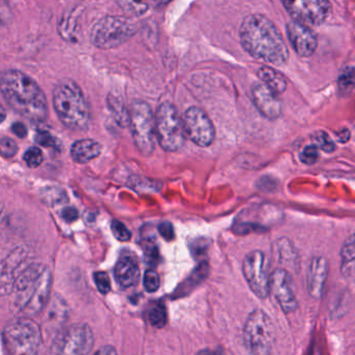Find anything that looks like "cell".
<instances>
[{
	"mask_svg": "<svg viewBox=\"0 0 355 355\" xmlns=\"http://www.w3.org/2000/svg\"><path fill=\"white\" fill-rule=\"evenodd\" d=\"M3 205H0V216H1V214H3Z\"/></svg>",
	"mask_w": 355,
	"mask_h": 355,
	"instance_id": "49",
	"label": "cell"
},
{
	"mask_svg": "<svg viewBox=\"0 0 355 355\" xmlns=\"http://www.w3.org/2000/svg\"><path fill=\"white\" fill-rule=\"evenodd\" d=\"M243 274L249 288L259 298H267L270 293L269 263L265 253L251 251L243 261Z\"/></svg>",
	"mask_w": 355,
	"mask_h": 355,
	"instance_id": "11",
	"label": "cell"
},
{
	"mask_svg": "<svg viewBox=\"0 0 355 355\" xmlns=\"http://www.w3.org/2000/svg\"><path fill=\"white\" fill-rule=\"evenodd\" d=\"M184 132L194 144L199 147H209L215 139V128L209 116L197 107L187 110L182 118Z\"/></svg>",
	"mask_w": 355,
	"mask_h": 355,
	"instance_id": "14",
	"label": "cell"
},
{
	"mask_svg": "<svg viewBox=\"0 0 355 355\" xmlns=\"http://www.w3.org/2000/svg\"><path fill=\"white\" fill-rule=\"evenodd\" d=\"M107 107L111 111L112 115L115 118L116 122L122 128H125L130 123V115L128 111L124 107L123 103L117 97L110 94L107 97Z\"/></svg>",
	"mask_w": 355,
	"mask_h": 355,
	"instance_id": "25",
	"label": "cell"
},
{
	"mask_svg": "<svg viewBox=\"0 0 355 355\" xmlns=\"http://www.w3.org/2000/svg\"><path fill=\"white\" fill-rule=\"evenodd\" d=\"M12 10L9 3L0 1V26H6L12 19Z\"/></svg>",
	"mask_w": 355,
	"mask_h": 355,
	"instance_id": "41",
	"label": "cell"
},
{
	"mask_svg": "<svg viewBox=\"0 0 355 355\" xmlns=\"http://www.w3.org/2000/svg\"><path fill=\"white\" fill-rule=\"evenodd\" d=\"M252 99L259 113L268 119L275 120L282 116V101L265 85L255 84L252 87Z\"/></svg>",
	"mask_w": 355,
	"mask_h": 355,
	"instance_id": "17",
	"label": "cell"
},
{
	"mask_svg": "<svg viewBox=\"0 0 355 355\" xmlns=\"http://www.w3.org/2000/svg\"><path fill=\"white\" fill-rule=\"evenodd\" d=\"M353 84H354V70H353V67L348 66L338 76V91L343 94H348L352 91Z\"/></svg>",
	"mask_w": 355,
	"mask_h": 355,
	"instance_id": "28",
	"label": "cell"
},
{
	"mask_svg": "<svg viewBox=\"0 0 355 355\" xmlns=\"http://www.w3.org/2000/svg\"><path fill=\"white\" fill-rule=\"evenodd\" d=\"M207 248V241L198 240L195 241V244L192 245V251L194 254L200 255L201 249L202 251H205Z\"/></svg>",
	"mask_w": 355,
	"mask_h": 355,
	"instance_id": "45",
	"label": "cell"
},
{
	"mask_svg": "<svg viewBox=\"0 0 355 355\" xmlns=\"http://www.w3.org/2000/svg\"><path fill=\"white\" fill-rule=\"evenodd\" d=\"M62 218L65 220L68 223H72V222L76 221L78 218V209L74 207H66L62 211Z\"/></svg>",
	"mask_w": 355,
	"mask_h": 355,
	"instance_id": "42",
	"label": "cell"
},
{
	"mask_svg": "<svg viewBox=\"0 0 355 355\" xmlns=\"http://www.w3.org/2000/svg\"><path fill=\"white\" fill-rule=\"evenodd\" d=\"M244 340L251 355H271L274 344V327L269 315L254 309L244 325Z\"/></svg>",
	"mask_w": 355,
	"mask_h": 355,
	"instance_id": "9",
	"label": "cell"
},
{
	"mask_svg": "<svg viewBox=\"0 0 355 355\" xmlns=\"http://www.w3.org/2000/svg\"><path fill=\"white\" fill-rule=\"evenodd\" d=\"M155 138L164 150H180L186 142L182 119L172 103H164L157 107L155 115Z\"/></svg>",
	"mask_w": 355,
	"mask_h": 355,
	"instance_id": "6",
	"label": "cell"
},
{
	"mask_svg": "<svg viewBox=\"0 0 355 355\" xmlns=\"http://www.w3.org/2000/svg\"><path fill=\"white\" fill-rule=\"evenodd\" d=\"M340 257H342L340 270L343 275L347 279H352L354 275V236L353 234L345 241L340 251Z\"/></svg>",
	"mask_w": 355,
	"mask_h": 355,
	"instance_id": "23",
	"label": "cell"
},
{
	"mask_svg": "<svg viewBox=\"0 0 355 355\" xmlns=\"http://www.w3.org/2000/svg\"><path fill=\"white\" fill-rule=\"evenodd\" d=\"M130 132L141 155L149 157L155 147V115L148 103L136 101L128 111Z\"/></svg>",
	"mask_w": 355,
	"mask_h": 355,
	"instance_id": "8",
	"label": "cell"
},
{
	"mask_svg": "<svg viewBox=\"0 0 355 355\" xmlns=\"http://www.w3.org/2000/svg\"><path fill=\"white\" fill-rule=\"evenodd\" d=\"M327 274L328 266L326 259L322 257H313L306 275L307 291L313 298H320L323 294Z\"/></svg>",
	"mask_w": 355,
	"mask_h": 355,
	"instance_id": "18",
	"label": "cell"
},
{
	"mask_svg": "<svg viewBox=\"0 0 355 355\" xmlns=\"http://www.w3.org/2000/svg\"><path fill=\"white\" fill-rule=\"evenodd\" d=\"M80 8H74L62 17L59 24V33L65 40H78V28H80Z\"/></svg>",
	"mask_w": 355,
	"mask_h": 355,
	"instance_id": "21",
	"label": "cell"
},
{
	"mask_svg": "<svg viewBox=\"0 0 355 355\" xmlns=\"http://www.w3.org/2000/svg\"><path fill=\"white\" fill-rule=\"evenodd\" d=\"M111 227L114 236L120 242H128L132 238V232H130V230L121 221L113 220Z\"/></svg>",
	"mask_w": 355,
	"mask_h": 355,
	"instance_id": "36",
	"label": "cell"
},
{
	"mask_svg": "<svg viewBox=\"0 0 355 355\" xmlns=\"http://www.w3.org/2000/svg\"><path fill=\"white\" fill-rule=\"evenodd\" d=\"M143 248H144L145 261H146V263H148L151 267H155L159 261V251L155 241L146 239Z\"/></svg>",
	"mask_w": 355,
	"mask_h": 355,
	"instance_id": "31",
	"label": "cell"
},
{
	"mask_svg": "<svg viewBox=\"0 0 355 355\" xmlns=\"http://www.w3.org/2000/svg\"><path fill=\"white\" fill-rule=\"evenodd\" d=\"M299 157H300V161L302 162L303 164L313 165V164L318 161V159H319V151H318V148L315 145H307V146H305L303 150L301 151Z\"/></svg>",
	"mask_w": 355,
	"mask_h": 355,
	"instance_id": "37",
	"label": "cell"
},
{
	"mask_svg": "<svg viewBox=\"0 0 355 355\" xmlns=\"http://www.w3.org/2000/svg\"><path fill=\"white\" fill-rule=\"evenodd\" d=\"M159 232L168 242L174 240V238H175L173 225L170 222H162L159 225Z\"/></svg>",
	"mask_w": 355,
	"mask_h": 355,
	"instance_id": "40",
	"label": "cell"
},
{
	"mask_svg": "<svg viewBox=\"0 0 355 355\" xmlns=\"http://www.w3.org/2000/svg\"><path fill=\"white\" fill-rule=\"evenodd\" d=\"M18 146L13 139L6 138L0 139V155L6 159H11L17 153Z\"/></svg>",
	"mask_w": 355,
	"mask_h": 355,
	"instance_id": "35",
	"label": "cell"
},
{
	"mask_svg": "<svg viewBox=\"0 0 355 355\" xmlns=\"http://www.w3.org/2000/svg\"><path fill=\"white\" fill-rule=\"evenodd\" d=\"M288 41L300 57L309 58L315 53L318 46L317 34L309 26L291 21L286 26Z\"/></svg>",
	"mask_w": 355,
	"mask_h": 355,
	"instance_id": "16",
	"label": "cell"
},
{
	"mask_svg": "<svg viewBox=\"0 0 355 355\" xmlns=\"http://www.w3.org/2000/svg\"><path fill=\"white\" fill-rule=\"evenodd\" d=\"M148 321L153 327L162 328L167 322V313L162 303L153 305L148 311Z\"/></svg>",
	"mask_w": 355,
	"mask_h": 355,
	"instance_id": "27",
	"label": "cell"
},
{
	"mask_svg": "<svg viewBox=\"0 0 355 355\" xmlns=\"http://www.w3.org/2000/svg\"><path fill=\"white\" fill-rule=\"evenodd\" d=\"M3 344L11 355H39L42 331L34 320L18 318L9 322L3 332Z\"/></svg>",
	"mask_w": 355,
	"mask_h": 355,
	"instance_id": "5",
	"label": "cell"
},
{
	"mask_svg": "<svg viewBox=\"0 0 355 355\" xmlns=\"http://www.w3.org/2000/svg\"><path fill=\"white\" fill-rule=\"evenodd\" d=\"M6 118H7V112L3 109V105H0V123L5 121Z\"/></svg>",
	"mask_w": 355,
	"mask_h": 355,
	"instance_id": "48",
	"label": "cell"
},
{
	"mask_svg": "<svg viewBox=\"0 0 355 355\" xmlns=\"http://www.w3.org/2000/svg\"><path fill=\"white\" fill-rule=\"evenodd\" d=\"M270 292L284 313H293L298 306L296 286L286 270L276 269L270 276Z\"/></svg>",
	"mask_w": 355,
	"mask_h": 355,
	"instance_id": "15",
	"label": "cell"
},
{
	"mask_svg": "<svg viewBox=\"0 0 355 355\" xmlns=\"http://www.w3.org/2000/svg\"><path fill=\"white\" fill-rule=\"evenodd\" d=\"M118 5L124 12L130 15L141 16L148 11V5L144 3H134V1H119Z\"/></svg>",
	"mask_w": 355,
	"mask_h": 355,
	"instance_id": "32",
	"label": "cell"
},
{
	"mask_svg": "<svg viewBox=\"0 0 355 355\" xmlns=\"http://www.w3.org/2000/svg\"><path fill=\"white\" fill-rule=\"evenodd\" d=\"M53 105L60 121L74 132L90 125L91 110L80 87L72 80H63L53 90Z\"/></svg>",
	"mask_w": 355,
	"mask_h": 355,
	"instance_id": "4",
	"label": "cell"
},
{
	"mask_svg": "<svg viewBox=\"0 0 355 355\" xmlns=\"http://www.w3.org/2000/svg\"><path fill=\"white\" fill-rule=\"evenodd\" d=\"M274 253L279 263H284L286 266L295 263L296 252H295L294 246L288 239L282 238L276 241L274 245Z\"/></svg>",
	"mask_w": 355,
	"mask_h": 355,
	"instance_id": "24",
	"label": "cell"
},
{
	"mask_svg": "<svg viewBox=\"0 0 355 355\" xmlns=\"http://www.w3.org/2000/svg\"><path fill=\"white\" fill-rule=\"evenodd\" d=\"M42 150L38 147H31L24 153V162L28 164V167L31 168H38L43 163Z\"/></svg>",
	"mask_w": 355,
	"mask_h": 355,
	"instance_id": "33",
	"label": "cell"
},
{
	"mask_svg": "<svg viewBox=\"0 0 355 355\" xmlns=\"http://www.w3.org/2000/svg\"><path fill=\"white\" fill-rule=\"evenodd\" d=\"M240 40L243 49L254 59L277 66L288 61L290 53L282 34L269 18L261 14L243 20Z\"/></svg>",
	"mask_w": 355,
	"mask_h": 355,
	"instance_id": "1",
	"label": "cell"
},
{
	"mask_svg": "<svg viewBox=\"0 0 355 355\" xmlns=\"http://www.w3.org/2000/svg\"><path fill=\"white\" fill-rule=\"evenodd\" d=\"M103 146L92 139H83L76 141L71 146L70 155L78 164H87L101 155Z\"/></svg>",
	"mask_w": 355,
	"mask_h": 355,
	"instance_id": "20",
	"label": "cell"
},
{
	"mask_svg": "<svg viewBox=\"0 0 355 355\" xmlns=\"http://www.w3.org/2000/svg\"><path fill=\"white\" fill-rule=\"evenodd\" d=\"M350 132L348 130H343L338 132L336 138H338V141H340V143H347L350 139Z\"/></svg>",
	"mask_w": 355,
	"mask_h": 355,
	"instance_id": "46",
	"label": "cell"
},
{
	"mask_svg": "<svg viewBox=\"0 0 355 355\" xmlns=\"http://www.w3.org/2000/svg\"><path fill=\"white\" fill-rule=\"evenodd\" d=\"M114 275H115L116 282L121 288H132L138 284L140 278L138 261L132 255H123L116 263Z\"/></svg>",
	"mask_w": 355,
	"mask_h": 355,
	"instance_id": "19",
	"label": "cell"
},
{
	"mask_svg": "<svg viewBox=\"0 0 355 355\" xmlns=\"http://www.w3.org/2000/svg\"><path fill=\"white\" fill-rule=\"evenodd\" d=\"M94 282L101 294L107 295L111 291V280L105 272H95Z\"/></svg>",
	"mask_w": 355,
	"mask_h": 355,
	"instance_id": "38",
	"label": "cell"
},
{
	"mask_svg": "<svg viewBox=\"0 0 355 355\" xmlns=\"http://www.w3.org/2000/svg\"><path fill=\"white\" fill-rule=\"evenodd\" d=\"M94 355H118L117 351L114 348L113 346H110V345H105V346L101 347L99 348L96 352L94 353Z\"/></svg>",
	"mask_w": 355,
	"mask_h": 355,
	"instance_id": "44",
	"label": "cell"
},
{
	"mask_svg": "<svg viewBox=\"0 0 355 355\" xmlns=\"http://www.w3.org/2000/svg\"><path fill=\"white\" fill-rule=\"evenodd\" d=\"M207 273H209V266H207V263H200L198 268H196V270L191 274L188 280L182 284V288H178L180 292H178V295H184L186 293L190 292L191 288H194V286H198L200 282L205 279Z\"/></svg>",
	"mask_w": 355,
	"mask_h": 355,
	"instance_id": "26",
	"label": "cell"
},
{
	"mask_svg": "<svg viewBox=\"0 0 355 355\" xmlns=\"http://www.w3.org/2000/svg\"><path fill=\"white\" fill-rule=\"evenodd\" d=\"M137 31V24L130 18L107 16L95 24L91 32V42L97 49H116L128 42Z\"/></svg>",
	"mask_w": 355,
	"mask_h": 355,
	"instance_id": "7",
	"label": "cell"
},
{
	"mask_svg": "<svg viewBox=\"0 0 355 355\" xmlns=\"http://www.w3.org/2000/svg\"><path fill=\"white\" fill-rule=\"evenodd\" d=\"M43 200L49 205H61L68 200L65 191L55 187H49L42 191Z\"/></svg>",
	"mask_w": 355,
	"mask_h": 355,
	"instance_id": "29",
	"label": "cell"
},
{
	"mask_svg": "<svg viewBox=\"0 0 355 355\" xmlns=\"http://www.w3.org/2000/svg\"><path fill=\"white\" fill-rule=\"evenodd\" d=\"M36 141L38 144L42 145V146L53 147V148H57L58 144H59L57 139L53 135L49 134V132H45V130L38 132L36 136Z\"/></svg>",
	"mask_w": 355,
	"mask_h": 355,
	"instance_id": "39",
	"label": "cell"
},
{
	"mask_svg": "<svg viewBox=\"0 0 355 355\" xmlns=\"http://www.w3.org/2000/svg\"><path fill=\"white\" fill-rule=\"evenodd\" d=\"M144 288L148 293H155L159 290L161 280L159 274L153 269H148L144 274Z\"/></svg>",
	"mask_w": 355,
	"mask_h": 355,
	"instance_id": "34",
	"label": "cell"
},
{
	"mask_svg": "<svg viewBox=\"0 0 355 355\" xmlns=\"http://www.w3.org/2000/svg\"><path fill=\"white\" fill-rule=\"evenodd\" d=\"M257 76L263 82V84L276 95L282 94L286 90V78L273 68L261 67L257 71Z\"/></svg>",
	"mask_w": 355,
	"mask_h": 355,
	"instance_id": "22",
	"label": "cell"
},
{
	"mask_svg": "<svg viewBox=\"0 0 355 355\" xmlns=\"http://www.w3.org/2000/svg\"><path fill=\"white\" fill-rule=\"evenodd\" d=\"M313 141L315 142V146L317 148L320 147L325 153H334L336 150V144H334V141L330 139V137L325 132H322V130L315 132L313 135Z\"/></svg>",
	"mask_w": 355,
	"mask_h": 355,
	"instance_id": "30",
	"label": "cell"
},
{
	"mask_svg": "<svg viewBox=\"0 0 355 355\" xmlns=\"http://www.w3.org/2000/svg\"><path fill=\"white\" fill-rule=\"evenodd\" d=\"M0 93L16 113L32 121L42 122L49 116L46 95L31 76L16 69L0 73Z\"/></svg>",
	"mask_w": 355,
	"mask_h": 355,
	"instance_id": "2",
	"label": "cell"
},
{
	"mask_svg": "<svg viewBox=\"0 0 355 355\" xmlns=\"http://www.w3.org/2000/svg\"><path fill=\"white\" fill-rule=\"evenodd\" d=\"M53 276L44 263H32L24 270L14 286V305L26 315H38L51 296Z\"/></svg>",
	"mask_w": 355,
	"mask_h": 355,
	"instance_id": "3",
	"label": "cell"
},
{
	"mask_svg": "<svg viewBox=\"0 0 355 355\" xmlns=\"http://www.w3.org/2000/svg\"><path fill=\"white\" fill-rule=\"evenodd\" d=\"M197 355H222V352L220 350H216V349H205V350L197 353Z\"/></svg>",
	"mask_w": 355,
	"mask_h": 355,
	"instance_id": "47",
	"label": "cell"
},
{
	"mask_svg": "<svg viewBox=\"0 0 355 355\" xmlns=\"http://www.w3.org/2000/svg\"><path fill=\"white\" fill-rule=\"evenodd\" d=\"M282 5L292 16L293 21L309 28L323 24L331 13V3L326 0H286Z\"/></svg>",
	"mask_w": 355,
	"mask_h": 355,
	"instance_id": "12",
	"label": "cell"
},
{
	"mask_svg": "<svg viewBox=\"0 0 355 355\" xmlns=\"http://www.w3.org/2000/svg\"><path fill=\"white\" fill-rule=\"evenodd\" d=\"M32 253L26 247H17L0 261V296L12 294L20 274L31 265Z\"/></svg>",
	"mask_w": 355,
	"mask_h": 355,
	"instance_id": "13",
	"label": "cell"
},
{
	"mask_svg": "<svg viewBox=\"0 0 355 355\" xmlns=\"http://www.w3.org/2000/svg\"><path fill=\"white\" fill-rule=\"evenodd\" d=\"M12 130H13L14 134L18 137V138H26L28 136V128L24 125L22 122H15L12 126Z\"/></svg>",
	"mask_w": 355,
	"mask_h": 355,
	"instance_id": "43",
	"label": "cell"
},
{
	"mask_svg": "<svg viewBox=\"0 0 355 355\" xmlns=\"http://www.w3.org/2000/svg\"><path fill=\"white\" fill-rule=\"evenodd\" d=\"M94 345V334L88 324H74L61 330L53 338L51 355H89Z\"/></svg>",
	"mask_w": 355,
	"mask_h": 355,
	"instance_id": "10",
	"label": "cell"
}]
</instances>
